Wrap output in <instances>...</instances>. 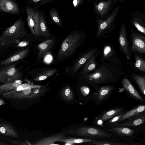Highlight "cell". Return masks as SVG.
Returning a JSON list of instances; mask_svg holds the SVG:
<instances>
[{
    "instance_id": "obj_1",
    "label": "cell",
    "mask_w": 145,
    "mask_h": 145,
    "mask_svg": "<svg viewBox=\"0 0 145 145\" xmlns=\"http://www.w3.org/2000/svg\"><path fill=\"white\" fill-rule=\"evenodd\" d=\"M124 74L121 69L114 65L104 62L93 72L83 77L90 82L101 84L115 83Z\"/></svg>"
},
{
    "instance_id": "obj_2",
    "label": "cell",
    "mask_w": 145,
    "mask_h": 145,
    "mask_svg": "<svg viewBox=\"0 0 145 145\" xmlns=\"http://www.w3.org/2000/svg\"><path fill=\"white\" fill-rule=\"evenodd\" d=\"M48 89L44 86L22 84L14 90L1 95L4 98L8 99L31 100L40 97Z\"/></svg>"
},
{
    "instance_id": "obj_3",
    "label": "cell",
    "mask_w": 145,
    "mask_h": 145,
    "mask_svg": "<svg viewBox=\"0 0 145 145\" xmlns=\"http://www.w3.org/2000/svg\"><path fill=\"white\" fill-rule=\"evenodd\" d=\"M85 35L83 33L73 32L67 35L61 42L56 55L59 61L67 60L84 42Z\"/></svg>"
},
{
    "instance_id": "obj_4",
    "label": "cell",
    "mask_w": 145,
    "mask_h": 145,
    "mask_svg": "<svg viewBox=\"0 0 145 145\" xmlns=\"http://www.w3.org/2000/svg\"><path fill=\"white\" fill-rule=\"evenodd\" d=\"M22 18L11 27L5 29L0 36V48L7 46L13 43H18L27 34Z\"/></svg>"
},
{
    "instance_id": "obj_5",
    "label": "cell",
    "mask_w": 145,
    "mask_h": 145,
    "mask_svg": "<svg viewBox=\"0 0 145 145\" xmlns=\"http://www.w3.org/2000/svg\"><path fill=\"white\" fill-rule=\"evenodd\" d=\"M67 134L76 135L94 139L110 136V134L105 131L93 127H80L75 129L69 130L65 132Z\"/></svg>"
},
{
    "instance_id": "obj_6",
    "label": "cell",
    "mask_w": 145,
    "mask_h": 145,
    "mask_svg": "<svg viewBox=\"0 0 145 145\" xmlns=\"http://www.w3.org/2000/svg\"><path fill=\"white\" fill-rule=\"evenodd\" d=\"M5 66L0 70V83H6L20 80L22 74L16 68L15 64Z\"/></svg>"
},
{
    "instance_id": "obj_7",
    "label": "cell",
    "mask_w": 145,
    "mask_h": 145,
    "mask_svg": "<svg viewBox=\"0 0 145 145\" xmlns=\"http://www.w3.org/2000/svg\"><path fill=\"white\" fill-rule=\"evenodd\" d=\"M119 9V7H117L114 9L110 16L106 20H98V28L96 34L97 38H101L107 33V31L109 30L118 14Z\"/></svg>"
},
{
    "instance_id": "obj_8",
    "label": "cell",
    "mask_w": 145,
    "mask_h": 145,
    "mask_svg": "<svg viewBox=\"0 0 145 145\" xmlns=\"http://www.w3.org/2000/svg\"><path fill=\"white\" fill-rule=\"evenodd\" d=\"M131 38L132 46L131 52H136L139 53H145V37L144 35L138 34L131 29Z\"/></svg>"
},
{
    "instance_id": "obj_9",
    "label": "cell",
    "mask_w": 145,
    "mask_h": 145,
    "mask_svg": "<svg viewBox=\"0 0 145 145\" xmlns=\"http://www.w3.org/2000/svg\"><path fill=\"white\" fill-rule=\"evenodd\" d=\"M119 40L120 50L127 59L131 60L132 55L128 40L125 25L122 23L119 31Z\"/></svg>"
},
{
    "instance_id": "obj_10",
    "label": "cell",
    "mask_w": 145,
    "mask_h": 145,
    "mask_svg": "<svg viewBox=\"0 0 145 145\" xmlns=\"http://www.w3.org/2000/svg\"><path fill=\"white\" fill-rule=\"evenodd\" d=\"M26 12L27 14L28 25L32 33L37 38L39 35V13L30 7H27Z\"/></svg>"
},
{
    "instance_id": "obj_11",
    "label": "cell",
    "mask_w": 145,
    "mask_h": 145,
    "mask_svg": "<svg viewBox=\"0 0 145 145\" xmlns=\"http://www.w3.org/2000/svg\"><path fill=\"white\" fill-rule=\"evenodd\" d=\"M67 134L65 132L60 133L41 138L35 142L33 145H59L54 143L56 142H60L63 139L70 138L66 136Z\"/></svg>"
},
{
    "instance_id": "obj_12",
    "label": "cell",
    "mask_w": 145,
    "mask_h": 145,
    "mask_svg": "<svg viewBox=\"0 0 145 145\" xmlns=\"http://www.w3.org/2000/svg\"><path fill=\"white\" fill-rule=\"evenodd\" d=\"M97 48H95L88 51L79 57L73 65L71 71L72 74L76 73L82 67L92 56L95 54Z\"/></svg>"
},
{
    "instance_id": "obj_13",
    "label": "cell",
    "mask_w": 145,
    "mask_h": 145,
    "mask_svg": "<svg viewBox=\"0 0 145 145\" xmlns=\"http://www.w3.org/2000/svg\"><path fill=\"white\" fill-rule=\"evenodd\" d=\"M0 10L12 14H18L19 8L17 4L11 0H0Z\"/></svg>"
},
{
    "instance_id": "obj_14",
    "label": "cell",
    "mask_w": 145,
    "mask_h": 145,
    "mask_svg": "<svg viewBox=\"0 0 145 145\" xmlns=\"http://www.w3.org/2000/svg\"><path fill=\"white\" fill-rule=\"evenodd\" d=\"M122 83L124 89L133 97L140 101H144V99L128 79L124 78L122 80Z\"/></svg>"
},
{
    "instance_id": "obj_15",
    "label": "cell",
    "mask_w": 145,
    "mask_h": 145,
    "mask_svg": "<svg viewBox=\"0 0 145 145\" xmlns=\"http://www.w3.org/2000/svg\"><path fill=\"white\" fill-rule=\"evenodd\" d=\"M0 134L7 136L19 138L16 131L9 123L4 122L0 123Z\"/></svg>"
},
{
    "instance_id": "obj_16",
    "label": "cell",
    "mask_w": 145,
    "mask_h": 145,
    "mask_svg": "<svg viewBox=\"0 0 145 145\" xmlns=\"http://www.w3.org/2000/svg\"><path fill=\"white\" fill-rule=\"evenodd\" d=\"M55 42L53 39L46 40L40 43L38 45L39 51L38 54V58H40L43 57L52 48Z\"/></svg>"
},
{
    "instance_id": "obj_17",
    "label": "cell",
    "mask_w": 145,
    "mask_h": 145,
    "mask_svg": "<svg viewBox=\"0 0 145 145\" xmlns=\"http://www.w3.org/2000/svg\"><path fill=\"white\" fill-rule=\"evenodd\" d=\"M29 52V50L28 49L19 52L2 61L1 63V65H6L22 60L26 56Z\"/></svg>"
},
{
    "instance_id": "obj_18",
    "label": "cell",
    "mask_w": 145,
    "mask_h": 145,
    "mask_svg": "<svg viewBox=\"0 0 145 145\" xmlns=\"http://www.w3.org/2000/svg\"><path fill=\"white\" fill-rule=\"evenodd\" d=\"M95 54L90 57L84 64L80 72L81 74L86 75L95 68L97 65L96 62L97 56H95Z\"/></svg>"
},
{
    "instance_id": "obj_19",
    "label": "cell",
    "mask_w": 145,
    "mask_h": 145,
    "mask_svg": "<svg viewBox=\"0 0 145 145\" xmlns=\"http://www.w3.org/2000/svg\"><path fill=\"white\" fill-rule=\"evenodd\" d=\"M112 3V0L100 2L95 4V10L98 14L103 16L108 12Z\"/></svg>"
},
{
    "instance_id": "obj_20",
    "label": "cell",
    "mask_w": 145,
    "mask_h": 145,
    "mask_svg": "<svg viewBox=\"0 0 145 145\" xmlns=\"http://www.w3.org/2000/svg\"><path fill=\"white\" fill-rule=\"evenodd\" d=\"M145 120V116L144 114H142L134 119L131 120L125 123L117 124L116 125V127H135L142 124Z\"/></svg>"
},
{
    "instance_id": "obj_21",
    "label": "cell",
    "mask_w": 145,
    "mask_h": 145,
    "mask_svg": "<svg viewBox=\"0 0 145 145\" xmlns=\"http://www.w3.org/2000/svg\"><path fill=\"white\" fill-rule=\"evenodd\" d=\"M22 81L20 80L9 82L0 85V94L7 93L12 91L22 84Z\"/></svg>"
},
{
    "instance_id": "obj_22",
    "label": "cell",
    "mask_w": 145,
    "mask_h": 145,
    "mask_svg": "<svg viewBox=\"0 0 145 145\" xmlns=\"http://www.w3.org/2000/svg\"><path fill=\"white\" fill-rule=\"evenodd\" d=\"M145 105H140L123 114L119 119L118 121H123L134 116L139 114L145 111Z\"/></svg>"
},
{
    "instance_id": "obj_23",
    "label": "cell",
    "mask_w": 145,
    "mask_h": 145,
    "mask_svg": "<svg viewBox=\"0 0 145 145\" xmlns=\"http://www.w3.org/2000/svg\"><path fill=\"white\" fill-rule=\"evenodd\" d=\"M109 131L123 136H131L134 133V131L132 129L124 127H112Z\"/></svg>"
},
{
    "instance_id": "obj_24",
    "label": "cell",
    "mask_w": 145,
    "mask_h": 145,
    "mask_svg": "<svg viewBox=\"0 0 145 145\" xmlns=\"http://www.w3.org/2000/svg\"><path fill=\"white\" fill-rule=\"evenodd\" d=\"M39 35L45 37H47L51 35L47 27L44 18L40 13L39 18Z\"/></svg>"
},
{
    "instance_id": "obj_25",
    "label": "cell",
    "mask_w": 145,
    "mask_h": 145,
    "mask_svg": "<svg viewBox=\"0 0 145 145\" xmlns=\"http://www.w3.org/2000/svg\"><path fill=\"white\" fill-rule=\"evenodd\" d=\"M58 70L56 68L47 69L39 74L34 79L36 81L45 80L54 75Z\"/></svg>"
},
{
    "instance_id": "obj_26",
    "label": "cell",
    "mask_w": 145,
    "mask_h": 145,
    "mask_svg": "<svg viewBox=\"0 0 145 145\" xmlns=\"http://www.w3.org/2000/svg\"><path fill=\"white\" fill-rule=\"evenodd\" d=\"M122 109V108H119L106 112L101 116L100 118L103 121L107 120L120 114Z\"/></svg>"
},
{
    "instance_id": "obj_27",
    "label": "cell",
    "mask_w": 145,
    "mask_h": 145,
    "mask_svg": "<svg viewBox=\"0 0 145 145\" xmlns=\"http://www.w3.org/2000/svg\"><path fill=\"white\" fill-rule=\"evenodd\" d=\"M113 88L109 86H106L101 87L98 91L97 98L98 100L101 101L103 99L111 92Z\"/></svg>"
},
{
    "instance_id": "obj_28",
    "label": "cell",
    "mask_w": 145,
    "mask_h": 145,
    "mask_svg": "<svg viewBox=\"0 0 145 145\" xmlns=\"http://www.w3.org/2000/svg\"><path fill=\"white\" fill-rule=\"evenodd\" d=\"M132 76L139 86L141 92L145 95V77L133 74Z\"/></svg>"
},
{
    "instance_id": "obj_29",
    "label": "cell",
    "mask_w": 145,
    "mask_h": 145,
    "mask_svg": "<svg viewBox=\"0 0 145 145\" xmlns=\"http://www.w3.org/2000/svg\"><path fill=\"white\" fill-rule=\"evenodd\" d=\"M95 140V139L85 138H69L62 139L60 142L69 143L73 145L74 144L81 143L84 142H89Z\"/></svg>"
},
{
    "instance_id": "obj_30",
    "label": "cell",
    "mask_w": 145,
    "mask_h": 145,
    "mask_svg": "<svg viewBox=\"0 0 145 145\" xmlns=\"http://www.w3.org/2000/svg\"><path fill=\"white\" fill-rule=\"evenodd\" d=\"M61 94L62 98L67 101H71L74 99L73 92L69 86L64 87L61 90Z\"/></svg>"
},
{
    "instance_id": "obj_31",
    "label": "cell",
    "mask_w": 145,
    "mask_h": 145,
    "mask_svg": "<svg viewBox=\"0 0 145 145\" xmlns=\"http://www.w3.org/2000/svg\"><path fill=\"white\" fill-rule=\"evenodd\" d=\"M132 24L140 32L145 34V25L144 22L140 17L134 18L132 20Z\"/></svg>"
},
{
    "instance_id": "obj_32",
    "label": "cell",
    "mask_w": 145,
    "mask_h": 145,
    "mask_svg": "<svg viewBox=\"0 0 145 145\" xmlns=\"http://www.w3.org/2000/svg\"><path fill=\"white\" fill-rule=\"evenodd\" d=\"M135 67L140 71L145 72V60L137 55H135Z\"/></svg>"
},
{
    "instance_id": "obj_33",
    "label": "cell",
    "mask_w": 145,
    "mask_h": 145,
    "mask_svg": "<svg viewBox=\"0 0 145 145\" xmlns=\"http://www.w3.org/2000/svg\"><path fill=\"white\" fill-rule=\"evenodd\" d=\"M50 15L54 23L59 26H61V22L60 18L56 9H52L50 12Z\"/></svg>"
},
{
    "instance_id": "obj_34",
    "label": "cell",
    "mask_w": 145,
    "mask_h": 145,
    "mask_svg": "<svg viewBox=\"0 0 145 145\" xmlns=\"http://www.w3.org/2000/svg\"><path fill=\"white\" fill-rule=\"evenodd\" d=\"M90 144L96 145H127L126 144L119 143L116 142H107L102 141L94 140V141L88 142Z\"/></svg>"
},
{
    "instance_id": "obj_35",
    "label": "cell",
    "mask_w": 145,
    "mask_h": 145,
    "mask_svg": "<svg viewBox=\"0 0 145 145\" xmlns=\"http://www.w3.org/2000/svg\"><path fill=\"white\" fill-rule=\"evenodd\" d=\"M5 139L15 145H31L32 144L27 140L23 141H19L14 140H11L6 138L3 137Z\"/></svg>"
},
{
    "instance_id": "obj_36",
    "label": "cell",
    "mask_w": 145,
    "mask_h": 145,
    "mask_svg": "<svg viewBox=\"0 0 145 145\" xmlns=\"http://www.w3.org/2000/svg\"><path fill=\"white\" fill-rule=\"evenodd\" d=\"M80 89L82 94L84 96H87L90 92L89 88L88 87L86 86L81 87Z\"/></svg>"
},
{
    "instance_id": "obj_37",
    "label": "cell",
    "mask_w": 145,
    "mask_h": 145,
    "mask_svg": "<svg viewBox=\"0 0 145 145\" xmlns=\"http://www.w3.org/2000/svg\"><path fill=\"white\" fill-rule=\"evenodd\" d=\"M123 113H122L113 117V118H112L108 121V123H113L118 121L119 119L123 115Z\"/></svg>"
},
{
    "instance_id": "obj_38",
    "label": "cell",
    "mask_w": 145,
    "mask_h": 145,
    "mask_svg": "<svg viewBox=\"0 0 145 145\" xmlns=\"http://www.w3.org/2000/svg\"><path fill=\"white\" fill-rule=\"evenodd\" d=\"M53 58L51 55L48 54L46 55L44 59V62L47 63H49L52 60Z\"/></svg>"
},
{
    "instance_id": "obj_39",
    "label": "cell",
    "mask_w": 145,
    "mask_h": 145,
    "mask_svg": "<svg viewBox=\"0 0 145 145\" xmlns=\"http://www.w3.org/2000/svg\"><path fill=\"white\" fill-rule=\"evenodd\" d=\"M83 0H73V5L75 8H77L82 4Z\"/></svg>"
},
{
    "instance_id": "obj_40",
    "label": "cell",
    "mask_w": 145,
    "mask_h": 145,
    "mask_svg": "<svg viewBox=\"0 0 145 145\" xmlns=\"http://www.w3.org/2000/svg\"><path fill=\"white\" fill-rule=\"evenodd\" d=\"M29 44V42L26 41L20 42L17 45V47H22L26 46Z\"/></svg>"
},
{
    "instance_id": "obj_41",
    "label": "cell",
    "mask_w": 145,
    "mask_h": 145,
    "mask_svg": "<svg viewBox=\"0 0 145 145\" xmlns=\"http://www.w3.org/2000/svg\"><path fill=\"white\" fill-rule=\"evenodd\" d=\"M4 101L3 100L0 99V106L4 105Z\"/></svg>"
},
{
    "instance_id": "obj_42",
    "label": "cell",
    "mask_w": 145,
    "mask_h": 145,
    "mask_svg": "<svg viewBox=\"0 0 145 145\" xmlns=\"http://www.w3.org/2000/svg\"><path fill=\"white\" fill-rule=\"evenodd\" d=\"M7 144L5 142H1L0 140V145H7Z\"/></svg>"
}]
</instances>
